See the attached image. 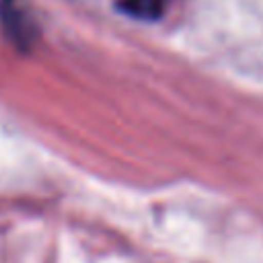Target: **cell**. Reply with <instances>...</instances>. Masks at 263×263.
<instances>
[{
	"label": "cell",
	"instance_id": "1",
	"mask_svg": "<svg viewBox=\"0 0 263 263\" xmlns=\"http://www.w3.org/2000/svg\"><path fill=\"white\" fill-rule=\"evenodd\" d=\"M0 16H3L5 32L16 49L28 51L37 42V23L21 5H16L14 0H5L0 7Z\"/></svg>",
	"mask_w": 263,
	"mask_h": 263
},
{
	"label": "cell",
	"instance_id": "2",
	"mask_svg": "<svg viewBox=\"0 0 263 263\" xmlns=\"http://www.w3.org/2000/svg\"><path fill=\"white\" fill-rule=\"evenodd\" d=\"M118 7L120 12L141 18V21H157L164 14L166 0H120Z\"/></svg>",
	"mask_w": 263,
	"mask_h": 263
}]
</instances>
